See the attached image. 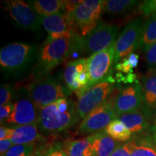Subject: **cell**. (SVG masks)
<instances>
[{
  "mask_svg": "<svg viewBox=\"0 0 156 156\" xmlns=\"http://www.w3.org/2000/svg\"><path fill=\"white\" fill-rule=\"evenodd\" d=\"M76 103L62 98L48 106L38 109V129L46 135L56 134L69 130L79 122Z\"/></svg>",
  "mask_w": 156,
  "mask_h": 156,
  "instance_id": "6da1fadb",
  "label": "cell"
},
{
  "mask_svg": "<svg viewBox=\"0 0 156 156\" xmlns=\"http://www.w3.org/2000/svg\"><path fill=\"white\" fill-rule=\"evenodd\" d=\"M36 46L24 43H12L0 51V66L5 73L18 75L26 71L38 57Z\"/></svg>",
  "mask_w": 156,
  "mask_h": 156,
  "instance_id": "7a4b0ae2",
  "label": "cell"
},
{
  "mask_svg": "<svg viewBox=\"0 0 156 156\" xmlns=\"http://www.w3.org/2000/svg\"><path fill=\"white\" fill-rule=\"evenodd\" d=\"M105 1L85 0L82 1L73 11L66 12L68 21L73 30L85 37L92 32L99 23Z\"/></svg>",
  "mask_w": 156,
  "mask_h": 156,
  "instance_id": "3957f363",
  "label": "cell"
},
{
  "mask_svg": "<svg viewBox=\"0 0 156 156\" xmlns=\"http://www.w3.org/2000/svg\"><path fill=\"white\" fill-rule=\"evenodd\" d=\"M119 92L118 88L113 89L112 93L102 104L84 117L75 134H85L103 131L113 120L117 119L114 105Z\"/></svg>",
  "mask_w": 156,
  "mask_h": 156,
  "instance_id": "277c9868",
  "label": "cell"
},
{
  "mask_svg": "<svg viewBox=\"0 0 156 156\" xmlns=\"http://www.w3.org/2000/svg\"><path fill=\"white\" fill-rule=\"evenodd\" d=\"M73 35L69 38L45 41L37 57L39 73L47 74L58 64L68 60L73 46Z\"/></svg>",
  "mask_w": 156,
  "mask_h": 156,
  "instance_id": "5b68a950",
  "label": "cell"
},
{
  "mask_svg": "<svg viewBox=\"0 0 156 156\" xmlns=\"http://www.w3.org/2000/svg\"><path fill=\"white\" fill-rule=\"evenodd\" d=\"M28 91L37 109L66 96L65 89L54 78L46 74H41L40 77L29 85Z\"/></svg>",
  "mask_w": 156,
  "mask_h": 156,
  "instance_id": "8992f818",
  "label": "cell"
},
{
  "mask_svg": "<svg viewBox=\"0 0 156 156\" xmlns=\"http://www.w3.org/2000/svg\"><path fill=\"white\" fill-rule=\"evenodd\" d=\"M109 77L106 80L98 83L83 91L75 92L77 96L76 103L77 113L80 119L90 113L104 102L112 92L114 80Z\"/></svg>",
  "mask_w": 156,
  "mask_h": 156,
  "instance_id": "52a82bcc",
  "label": "cell"
},
{
  "mask_svg": "<svg viewBox=\"0 0 156 156\" xmlns=\"http://www.w3.org/2000/svg\"><path fill=\"white\" fill-rule=\"evenodd\" d=\"M115 43L106 49L93 54L87 58L88 83L85 88L77 91L85 90L110 77L109 74L114 63Z\"/></svg>",
  "mask_w": 156,
  "mask_h": 156,
  "instance_id": "ba28073f",
  "label": "cell"
},
{
  "mask_svg": "<svg viewBox=\"0 0 156 156\" xmlns=\"http://www.w3.org/2000/svg\"><path fill=\"white\" fill-rule=\"evenodd\" d=\"M143 26L142 20L137 18L129 23L122 30L115 43L114 63L118 64L121 59L127 57L140 48Z\"/></svg>",
  "mask_w": 156,
  "mask_h": 156,
  "instance_id": "9c48e42d",
  "label": "cell"
},
{
  "mask_svg": "<svg viewBox=\"0 0 156 156\" xmlns=\"http://www.w3.org/2000/svg\"><path fill=\"white\" fill-rule=\"evenodd\" d=\"M117 34L116 25L100 22L92 32L83 37L84 52L93 55L106 49L116 42Z\"/></svg>",
  "mask_w": 156,
  "mask_h": 156,
  "instance_id": "30bf717a",
  "label": "cell"
},
{
  "mask_svg": "<svg viewBox=\"0 0 156 156\" xmlns=\"http://www.w3.org/2000/svg\"><path fill=\"white\" fill-rule=\"evenodd\" d=\"M4 9L20 27L27 30H40L42 25L41 17L30 4L22 0H7L4 2Z\"/></svg>",
  "mask_w": 156,
  "mask_h": 156,
  "instance_id": "8fae6325",
  "label": "cell"
},
{
  "mask_svg": "<svg viewBox=\"0 0 156 156\" xmlns=\"http://www.w3.org/2000/svg\"><path fill=\"white\" fill-rule=\"evenodd\" d=\"M5 122L14 126L38 123V109L31 100L28 90H25L13 103L12 112Z\"/></svg>",
  "mask_w": 156,
  "mask_h": 156,
  "instance_id": "7c38bea8",
  "label": "cell"
},
{
  "mask_svg": "<svg viewBox=\"0 0 156 156\" xmlns=\"http://www.w3.org/2000/svg\"><path fill=\"white\" fill-rule=\"evenodd\" d=\"M142 88L136 83L124 87L117 95L114 101V111L117 117L120 115L134 112L142 107Z\"/></svg>",
  "mask_w": 156,
  "mask_h": 156,
  "instance_id": "4fadbf2b",
  "label": "cell"
},
{
  "mask_svg": "<svg viewBox=\"0 0 156 156\" xmlns=\"http://www.w3.org/2000/svg\"><path fill=\"white\" fill-rule=\"evenodd\" d=\"M40 17L41 24L48 34L46 41L69 38L73 36L75 33H77L70 26L66 12H61L60 11L49 16Z\"/></svg>",
  "mask_w": 156,
  "mask_h": 156,
  "instance_id": "5bb4252c",
  "label": "cell"
},
{
  "mask_svg": "<svg viewBox=\"0 0 156 156\" xmlns=\"http://www.w3.org/2000/svg\"><path fill=\"white\" fill-rule=\"evenodd\" d=\"M142 109L149 118L156 116V69L152 68L141 77Z\"/></svg>",
  "mask_w": 156,
  "mask_h": 156,
  "instance_id": "9a60e30c",
  "label": "cell"
},
{
  "mask_svg": "<svg viewBox=\"0 0 156 156\" xmlns=\"http://www.w3.org/2000/svg\"><path fill=\"white\" fill-rule=\"evenodd\" d=\"M14 134L11 140L14 145L36 144L37 142L43 141L44 136L41 134L37 124L13 126Z\"/></svg>",
  "mask_w": 156,
  "mask_h": 156,
  "instance_id": "2e32d148",
  "label": "cell"
},
{
  "mask_svg": "<svg viewBox=\"0 0 156 156\" xmlns=\"http://www.w3.org/2000/svg\"><path fill=\"white\" fill-rule=\"evenodd\" d=\"M117 119L122 121L132 134H138L147 129L151 119L140 108L134 112L120 115Z\"/></svg>",
  "mask_w": 156,
  "mask_h": 156,
  "instance_id": "e0dca14e",
  "label": "cell"
},
{
  "mask_svg": "<svg viewBox=\"0 0 156 156\" xmlns=\"http://www.w3.org/2000/svg\"><path fill=\"white\" fill-rule=\"evenodd\" d=\"M87 58H83L69 61L67 64L63 73V79L70 92H77L80 87L76 82V77L81 73L87 69Z\"/></svg>",
  "mask_w": 156,
  "mask_h": 156,
  "instance_id": "ac0fdd59",
  "label": "cell"
},
{
  "mask_svg": "<svg viewBox=\"0 0 156 156\" xmlns=\"http://www.w3.org/2000/svg\"><path fill=\"white\" fill-rule=\"evenodd\" d=\"M68 156H95V134L81 139L67 140Z\"/></svg>",
  "mask_w": 156,
  "mask_h": 156,
  "instance_id": "d6986e66",
  "label": "cell"
},
{
  "mask_svg": "<svg viewBox=\"0 0 156 156\" xmlns=\"http://www.w3.org/2000/svg\"><path fill=\"white\" fill-rule=\"evenodd\" d=\"M95 134V156H111L121 142L108 136L104 130Z\"/></svg>",
  "mask_w": 156,
  "mask_h": 156,
  "instance_id": "ffe728a7",
  "label": "cell"
},
{
  "mask_svg": "<svg viewBox=\"0 0 156 156\" xmlns=\"http://www.w3.org/2000/svg\"><path fill=\"white\" fill-rule=\"evenodd\" d=\"M30 5L40 16H49L60 12L64 5L63 0H35Z\"/></svg>",
  "mask_w": 156,
  "mask_h": 156,
  "instance_id": "44dd1931",
  "label": "cell"
},
{
  "mask_svg": "<svg viewBox=\"0 0 156 156\" xmlns=\"http://www.w3.org/2000/svg\"><path fill=\"white\" fill-rule=\"evenodd\" d=\"M156 42V16L150 17L144 23L143 30L141 40L140 43V48L144 51L147 52L151 46Z\"/></svg>",
  "mask_w": 156,
  "mask_h": 156,
  "instance_id": "7402d4cb",
  "label": "cell"
},
{
  "mask_svg": "<svg viewBox=\"0 0 156 156\" xmlns=\"http://www.w3.org/2000/svg\"><path fill=\"white\" fill-rule=\"evenodd\" d=\"M104 132L118 142H125L131 138L132 133L122 121L116 119L105 128Z\"/></svg>",
  "mask_w": 156,
  "mask_h": 156,
  "instance_id": "603a6c76",
  "label": "cell"
},
{
  "mask_svg": "<svg viewBox=\"0 0 156 156\" xmlns=\"http://www.w3.org/2000/svg\"><path fill=\"white\" fill-rule=\"evenodd\" d=\"M131 156H156V147L149 137L130 140Z\"/></svg>",
  "mask_w": 156,
  "mask_h": 156,
  "instance_id": "cb8c5ba5",
  "label": "cell"
},
{
  "mask_svg": "<svg viewBox=\"0 0 156 156\" xmlns=\"http://www.w3.org/2000/svg\"><path fill=\"white\" fill-rule=\"evenodd\" d=\"M137 2L134 0H108L105 1L103 9L109 14L120 15L129 12Z\"/></svg>",
  "mask_w": 156,
  "mask_h": 156,
  "instance_id": "d4e9b609",
  "label": "cell"
},
{
  "mask_svg": "<svg viewBox=\"0 0 156 156\" xmlns=\"http://www.w3.org/2000/svg\"><path fill=\"white\" fill-rule=\"evenodd\" d=\"M36 144L14 145L1 156H30L36 151Z\"/></svg>",
  "mask_w": 156,
  "mask_h": 156,
  "instance_id": "484cf974",
  "label": "cell"
},
{
  "mask_svg": "<svg viewBox=\"0 0 156 156\" xmlns=\"http://www.w3.org/2000/svg\"><path fill=\"white\" fill-rule=\"evenodd\" d=\"M139 62V56L132 53L116 64V69L123 73H132L133 68L136 67Z\"/></svg>",
  "mask_w": 156,
  "mask_h": 156,
  "instance_id": "4316f807",
  "label": "cell"
},
{
  "mask_svg": "<svg viewBox=\"0 0 156 156\" xmlns=\"http://www.w3.org/2000/svg\"><path fill=\"white\" fill-rule=\"evenodd\" d=\"M44 156H68L66 142H54L46 145Z\"/></svg>",
  "mask_w": 156,
  "mask_h": 156,
  "instance_id": "83f0119b",
  "label": "cell"
},
{
  "mask_svg": "<svg viewBox=\"0 0 156 156\" xmlns=\"http://www.w3.org/2000/svg\"><path fill=\"white\" fill-rule=\"evenodd\" d=\"M13 92L12 87L9 84H3L0 88V105L1 106H5L7 103H10L12 98Z\"/></svg>",
  "mask_w": 156,
  "mask_h": 156,
  "instance_id": "f1b7e54d",
  "label": "cell"
},
{
  "mask_svg": "<svg viewBox=\"0 0 156 156\" xmlns=\"http://www.w3.org/2000/svg\"><path fill=\"white\" fill-rule=\"evenodd\" d=\"M140 10L145 16H156V0H146L142 2L139 7Z\"/></svg>",
  "mask_w": 156,
  "mask_h": 156,
  "instance_id": "f546056e",
  "label": "cell"
},
{
  "mask_svg": "<svg viewBox=\"0 0 156 156\" xmlns=\"http://www.w3.org/2000/svg\"><path fill=\"white\" fill-rule=\"evenodd\" d=\"M111 156H131V143L128 141L125 143H122L117 147Z\"/></svg>",
  "mask_w": 156,
  "mask_h": 156,
  "instance_id": "4dcf8cb0",
  "label": "cell"
},
{
  "mask_svg": "<svg viewBox=\"0 0 156 156\" xmlns=\"http://www.w3.org/2000/svg\"><path fill=\"white\" fill-rule=\"evenodd\" d=\"M146 62L151 67L156 66V42L150 47L146 53Z\"/></svg>",
  "mask_w": 156,
  "mask_h": 156,
  "instance_id": "1f68e13d",
  "label": "cell"
},
{
  "mask_svg": "<svg viewBox=\"0 0 156 156\" xmlns=\"http://www.w3.org/2000/svg\"><path fill=\"white\" fill-rule=\"evenodd\" d=\"M13 109V103L10 102L7 104L0 107V121L1 124H2V122L6 121L7 118L11 114Z\"/></svg>",
  "mask_w": 156,
  "mask_h": 156,
  "instance_id": "d6a6232c",
  "label": "cell"
},
{
  "mask_svg": "<svg viewBox=\"0 0 156 156\" xmlns=\"http://www.w3.org/2000/svg\"><path fill=\"white\" fill-rule=\"evenodd\" d=\"M14 134V128L7 127V126L1 125L0 127V140L11 139Z\"/></svg>",
  "mask_w": 156,
  "mask_h": 156,
  "instance_id": "836d02e7",
  "label": "cell"
},
{
  "mask_svg": "<svg viewBox=\"0 0 156 156\" xmlns=\"http://www.w3.org/2000/svg\"><path fill=\"white\" fill-rule=\"evenodd\" d=\"M13 145H14V144L12 143L11 139L0 140V153H1V155H4L6 152L8 151Z\"/></svg>",
  "mask_w": 156,
  "mask_h": 156,
  "instance_id": "e575fe53",
  "label": "cell"
},
{
  "mask_svg": "<svg viewBox=\"0 0 156 156\" xmlns=\"http://www.w3.org/2000/svg\"><path fill=\"white\" fill-rule=\"evenodd\" d=\"M148 137L151 140L153 145L156 147V116L155 117V119H154L153 126L151 128V135Z\"/></svg>",
  "mask_w": 156,
  "mask_h": 156,
  "instance_id": "d590c367",
  "label": "cell"
},
{
  "mask_svg": "<svg viewBox=\"0 0 156 156\" xmlns=\"http://www.w3.org/2000/svg\"><path fill=\"white\" fill-rule=\"evenodd\" d=\"M45 152V148L44 147L40 148H36L35 151V156H44Z\"/></svg>",
  "mask_w": 156,
  "mask_h": 156,
  "instance_id": "8d00e7d4",
  "label": "cell"
},
{
  "mask_svg": "<svg viewBox=\"0 0 156 156\" xmlns=\"http://www.w3.org/2000/svg\"><path fill=\"white\" fill-rule=\"evenodd\" d=\"M30 156H35V153L33 154V155H30Z\"/></svg>",
  "mask_w": 156,
  "mask_h": 156,
  "instance_id": "74e56055",
  "label": "cell"
}]
</instances>
